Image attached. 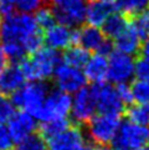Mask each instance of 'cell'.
Segmentation results:
<instances>
[{
  "mask_svg": "<svg viewBox=\"0 0 149 150\" xmlns=\"http://www.w3.org/2000/svg\"><path fill=\"white\" fill-rule=\"evenodd\" d=\"M113 9H114L113 4L103 1V0H91L87 4L86 23L88 25L102 28L104 21L113 13Z\"/></svg>",
  "mask_w": 149,
  "mask_h": 150,
  "instance_id": "cell-19",
  "label": "cell"
},
{
  "mask_svg": "<svg viewBox=\"0 0 149 150\" xmlns=\"http://www.w3.org/2000/svg\"><path fill=\"white\" fill-rule=\"evenodd\" d=\"M16 143L8 123H0V150H13Z\"/></svg>",
  "mask_w": 149,
  "mask_h": 150,
  "instance_id": "cell-30",
  "label": "cell"
},
{
  "mask_svg": "<svg viewBox=\"0 0 149 150\" xmlns=\"http://www.w3.org/2000/svg\"><path fill=\"white\" fill-rule=\"evenodd\" d=\"M148 1H149V0H148Z\"/></svg>",
  "mask_w": 149,
  "mask_h": 150,
  "instance_id": "cell-43",
  "label": "cell"
},
{
  "mask_svg": "<svg viewBox=\"0 0 149 150\" xmlns=\"http://www.w3.org/2000/svg\"><path fill=\"white\" fill-rule=\"evenodd\" d=\"M131 87L133 100L138 103H149V79L137 78Z\"/></svg>",
  "mask_w": 149,
  "mask_h": 150,
  "instance_id": "cell-26",
  "label": "cell"
},
{
  "mask_svg": "<svg viewBox=\"0 0 149 150\" xmlns=\"http://www.w3.org/2000/svg\"><path fill=\"white\" fill-rule=\"evenodd\" d=\"M0 24H1V21H0Z\"/></svg>",
  "mask_w": 149,
  "mask_h": 150,
  "instance_id": "cell-42",
  "label": "cell"
},
{
  "mask_svg": "<svg viewBox=\"0 0 149 150\" xmlns=\"http://www.w3.org/2000/svg\"><path fill=\"white\" fill-rule=\"evenodd\" d=\"M86 144L83 132L78 127H68L57 135L47 139L49 150H79Z\"/></svg>",
  "mask_w": 149,
  "mask_h": 150,
  "instance_id": "cell-14",
  "label": "cell"
},
{
  "mask_svg": "<svg viewBox=\"0 0 149 150\" xmlns=\"http://www.w3.org/2000/svg\"><path fill=\"white\" fill-rule=\"evenodd\" d=\"M143 37L131 24L123 33L113 40V46L118 51L129 53V55H136L137 52H140Z\"/></svg>",
  "mask_w": 149,
  "mask_h": 150,
  "instance_id": "cell-18",
  "label": "cell"
},
{
  "mask_svg": "<svg viewBox=\"0 0 149 150\" xmlns=\"http://www.w3.org/2000/svg\"><path fill=\"white\" fill-rule=\"evenodd\" d=\"M118 93L121 96L122 100L124 102V104H131L133 103V93H132V87L128 83H121V84H116Z\"/></svg>",
  "mask_w": 149,
  "mask_h": 150,
  "instance_id": "cell-33",
  "label": "cell"
},
{
  "mask_svg": "<svg viewBox=\"0 0 149 150\" xmlns=\"http://www.w3.org/2000/svg\"><path fill=\"white\" fill-rule=\"evenodd\" d=\"M83 72L88 82L93 84L103 83L108 79V55L94 53L93 56H89L83 66Z\"/></svg>",
  "mask_w": 149,
  "mask_h": 150,
  "instance_id": "cell-17",
  "label": "cell"
},
{
  "mask_svg": "<svg viewBox=\"0 0 149 150\" xmlns=\"http://www.w3.org/2000/svg\"><path fill=\"white\" fill-rule=\"evenodd\" d=\"M133 25L139 35L145 39L149 36V8L144 9L139 14H137L136 16H133V21L131 23Z\"/></svg>",
  "mask_w": 149,
  "mask_h": 150,
  "instance_id": "cell-28",
  "label": "cell"
},
{
  "mask_svg": "<svg viewBox=\"0 0 149 150\" xmlns=\"http://www.w3.org/2000/svg\"><path fill=\"white\" fill-rule=\"evenodd\" d=\"M138 150H149V144H147V145H144V146H142V148H139Z\"/></svg>",
  "mask_w": 149,
  "mask_h": 150,
  "instance_id": "cell-39",
  "label": "cell"
},
{
  "mask_svg": "<svg viewBox=\"0 0 149 150\" xmlns=\"http://www.w3.org/2000/svg\"><path fill=\"white\" fill-rule=\"evenodd\" d=\"M37 122H39V119L34 114L20 109L15 112V114L10 118V120L8 122V125L10 128V130H11L16 143H20L23 139H25L26 137H29L36 132Z\"/></svg>",
  "mask_w": 149,
  "mask_h": 150,
  "instance_id": "cell-15",
  "label": "cell"
},
{
  "mask_svg": "<svg viewBox=\"0 0 149 150\" xmlns=\"http://www.w3.org/2000/svg\"><path fill=\"white\" fill-rule=\"evenodd\" d=\"M49 92L45 81H29L13 94V100L16 108L29 112L37 118Z\"/></svg>",
  "mask_w": 149,
  "mask_h": 150,
  "instance_id": "cell-3",
  "label": "cell"
},
{
  "mask_svg": "<svg viewBox=\"0 0 149 150\" xmlns=\"http://www.w3.org/2000/svg\"><path fill=\"white\" fill-rule=\"evenodd\" d=\"M136 60L133 55L112 51L108 56V81L113 84L129 83L136 77Z\"/></svg>",
  "mask_w": 149,
  "mask_h": 150,
  "instance_id": "cell-8",
  "label": "cell"
},
{
  "mask_svg": "<svg viewBox=\"0 0 149 150\" xmlns=\"http://www.w3.org/2000/svg\"><path fill=\"white\" fill-rule=\"evenodd\" d=\"M98 113L122 114L124 110V102L122 100L116 86L109 83H98L92 86Z\"/></svg>",
  "mask_w": 149,
  "mask_h": 150,
  "instance_id": "cell-12",
  "label": "cell"
},
{
  "mask_svg": "<svg viewBox=\"0 0 149 150\" xmlns=\"http://www.w3.org/2000/svg\"><path fill=\"white\" fill-rule=\"evenodd\" d=\"M68 127H70V123H68L67 119H52V120L42 122L41 134L46 139H50L52 137L57 135L62 130H65Z\"/></svg>",
  "mask_w": 149,
  "mask_h": 150,
  "instance_id": "cell-25",
  "label": "cell"
},
{
  "mask_svg": "<svg viewBox=\"0 0 149 150\" xmlns=\"http://www.w3.org/2000/svg\"><path fill=\"white\" fill-rule=\"evenodd\" d=\"M97 112V103L92 87H83L73 93L71 117L77 124H87Z\"/></svg>",
  "mask_w": 149,
  "mask_h": 150,
  "instance_id": "cell-11",
  "label": "cell"
},
{
  "mask_svg": "<svg viewBox=\"0 0 149 150\" xmlns=\"http://www.w3.org/2000/svg\"><path fill=\"white\" fill-rule=\"evenodd\" d=\"M54 82L58 89L73 94L86 87L88 81L83 72V68L61 62L54 73Z\"/></svg>",
  "mask_w": 149,
  "mask_h": 150,
  "instance_id": "cell-10",
  "label": "cell"
},
{
  "mask_svg": "<svg viewBox=\"0 0 149 150\" xmlns=\"http://www.w3.org/2000/svg\"><path fill=\"white\" fill-rule=\"evenodd\" d=\"M88 58H89V51H87L82 46L76 45V46H70L68 49L65 50L62 56V62L83 68L84 63L87 62Z\"/></svg>",
  "mask_w": 149,
  "mask_h": 150,
  "instance_id": "cell-21",
  "label": "cell"
},
{
  "mask_svg": "<svg viewBox=\"0 0 149 150\" xmlns=\"http://www.w3.org/2000/svg\"><path fill=\"white\" fill-rule=\"evenodd\" d=\"M0 41L11 61H21L42 47L44 36L35 15L31 13H11L0 24Z\"/></svg>",
  "mask_w": 149,
  "mask_h": 150,
  "instance_id": "cell-1",
  "label": "cell"
},
{
  "mask_svg": "<svg viewBox=\"0 0 149 150\" xmlns=\"http://www.w3.org/2000/svg\"><path fill=\"white\" fill-rule=\"evenodd\" d=\"M62 62L60 51L46 46L31 53L21 61V67L29 81H46L54 77L58 65Z\"/></svg>",
  "mask_w": 149,
  "mask_h": 150,
  "instance_id": "cell-2",
  "label": "cell"
},
{
  "mask_svg": "<svg viewBox=\"0 0 149 150\" xmlns=\"http://www.w3.org/2000/svg\"><path fill=\"white\" fill-rule=\"evenodd\" d=\"M140 55H142V57L149 60V36L145 37V39H143L142 47H140Z\"/></svg>",
  "mask_w": 149,
  "mask_h": 150,
  "instance_id": "cell-36",
  "label": "cell"
},
{
  "mask_svg": "<svg viewBox=\"0 0 149 150\" xmlns=\"http://www.w3.org/2000/svg\"><path fill=\"white\" fill-rule=\"evenodd\" d=\"M15 9L16 8H15L14 0H0V14H3L4 16L14 13Z\"/></svg>",
  "mask_w": 149,
  "mask_h": 150,
  "instance_id": "cell-34",
  "label": "cell"
},
{
  "mask_svg": "<svg viewBox=\"0 0 149 150\" xmlns=\"http://www.w3.org/2000/svg\"><path fill=\"white\" fill-rule=\"evenodd\" d=\"M35 19L37 21V24H39V26L41 28V30L50 28V26L56 24V21H57L55 13H54V9L44 6V5L35 11Z\"/></svg>",
  "mask_w": 149,
  "mask_h": 150,
  "instance_id": "cell-27",
  "label": "cell"
},
{
  "mask_svg": "<svg viewBox=\"0 0 149 150\" xmlns=\"http://www.w3.org/2000/svg\"><path fill=\"white\" fill-rule=\"evenodd\" d=\"M148 0H117L114 6L122 14L127 16H136L148 8Z\"/></svg>",
  "mask_w": 149,
  "mask_h": 150,
  "instance_id": "cell-23",
  "label": "cell"
},
{
  "mask_svg": "<svg viewBox=\"0 0 149 150\" xmlns=\"http://www.w3.org/2000/svg\"><path fill=\"white\" fill-rule=\"evenodd\" d=\"M26 76L21 63L13 62L5 67L0 72V93L3 94H14L26 83Z\"/></svg>",
  "mask_w": 149,
  "mask_h": 150,
  "instance_id": "cell-16",
  "label": "cell"
},
{
  "mask_svg": "<svg viewBox=\"0 0 149 150\" xmlns=\"http://www.w3.org/2000/svg\"><path fill=\"white\" fill-rule=\"evenodd\" d=\"M131 24L128 23V20H127V15L122 14L121 11L118 13H112L108 19L104 21V24L102 25V29L104 35L109 37V39L114 40L117 36L121 35L123 31L128 28Z\"/></svg>",
  "mask_w": 149,
  "mask_h": 150,
  "instance_id": "cell-20",
  "label": "cell"
},
{
  "mask_svg": "<svg viewBox=\"0 0 149 150\" xmlns=\"http://www.w3.org/2000/svg\"><path fill=\"white\" fill-rule=\"evenodd\" d=\"M71 94L57 88L49 92L40 113L37 114V119L41 123L52 119H67V117L71 115Z\"/></svg>",
  "mask_w": 149,
  "mask_h": 150,
  "instance_id": "cell-6",
  "label": "cell"
},
{
  "mask_svg": "<svg viewBox=\"0 0 149 150\" xmlns=\"http://www.w3.org/2000/svg\"><path fill=\"white\" fill-rule=\"evenodd\" d=\"M74 42L89 52L104 53V55H109L113 47L109 37L104 35L102 29L88 24L74 30Z\"/></svg>",
  "mask_w": 149,
  "mask_h": 150,
  "instance_id": "cell-7",
  "label": "cell"
},
{
  "mask_svg": "<svg viewBox=\"0 0 149 150\" xmlns=\"http://www.w3.org/2000/svg\"><path fill=\"white\" fill-rule=\"evenodd\" d=\"M136 78L139 79H149V60L140 57L136 60Z\"/></svg>",
  "mask_w": 149,
  "mask_h": 150,
  "instance_id": "cell-32",
  "label": "cell"
},
{
  "mask_svg": "<svg viewBox=\"0 0 149 150\" xmlns=\"http://www.w3.org/2000/svg\"><path fill=\"white\" fill-rule=\"evenodd\" d=\"M15 112H16V105H15L13 98H9L6 94L0 93V123H8Z\"/></svg>",
  "mask_w": 149,
  "mask_h": 150,
  "instance_id": "cell-29",
  "label": "cell"
},
{
  "mask_svg": "<svg viewBox=\"0 0 149 150\" xmlns=\"http://www.w3.org/2000/svg\"><path fill=\"white\" fill-rule=\"evenodd\" d=\"M79 150H92V148H91V145H89V144H84V145L81 148V149H79Z\"/></svg>",
  "mask_w": 149,
  "mask_h": 150,
  "instance_id": "cell-38",
  "label": "cell"
},
{
  "mask_svg": "<svg viewBox=\"0 0 149 150\" xmlns=\"http://www.w3.org/2000/svg\"><path fill=\"white\" fill-rule=\"evenodd\" d=\"M127 118L138 124L149 125V103H131L127 109Z\"/></svg>",
  "mask_w": 149,
  "mask_h": 150,
  "instance_id": "cell-22",
  "label": "cell"
},
{
  "mask_svg": "<svg viewBox=\"0 0 149 150\" xmlns=\"http://www.w3.org/2000/svg\"><path fill=\"white\" fill-rule=\"evenodd\" d=\"M121 124V114L98 113L87 123V135L97 145H108L113 142Z\"/></svg>",
  "mask_w": 149,
  "mask_h": 150,
  "instance_id": "cell-4",
  "label": "cell"
},
{
  "mask_svg": "<svg viewBox=\"0 0 149 150\" xmlns=\"http://www.w3.org/2000/svg\"><path fill=\"white\" fill-rule=\"evenodd\" d=\"M87 4L86 0H57L52 4L57 23L71 28L81 26L86 21Z\"/></svg>",
  "mask_w": 149,
  "mask_h": 150,
  "instance_id": "cell-9",
  "label": "cell"
},
{
  "mask_svg": "<svg viewBox=\"0 0 149 150\" xmlns=\"http://www.w3.org/2000/svg\"><path fill=\"white\" fill-rule=\"evenodd\" d=\"M9 60H10V58L8 56L6 51H5V49H4L3 42L0 41V72H1L3 69L9 65Z\"/></svg>",
  "mask_w": 149,
  "mask_h": 150,
  "instance_id": "cell-35",
  "label": "cell"
},
{
  "mask_svg": "<svg viewBox=\"0 0 149 150\" xmlns=\"http://www.w3.org/2000/svg\"><path fill=\"white\" fill-rule=\"evenodd\" d=\"M45 0H14L15 8L18 11L23 13H35L37 9H40L44 5Z\"/></svg>",
  "mask_w": 149,
  "mask_h": 150,
  "instance_id": "cell-31",
  "label": "cell"
},
{
  "mask_svg": "<svg viewBox=\"0 0 149 150\" xmlns=\"http://www.w3.org/2000/svg\"><path fill=\"white\" fill-rule=\"evenodd\" d=\"M103 1H107V3H109V4H116V1H117V0H103Z\"/></svg>",
  "mask_w": 149,
  "mask_h": 150,
  "instance_id": "cell-40",
  "label": "cell"
},
{
  "mask_svg": "<svg viewBox=\"0 0 149 150\" xmlns=\"http://www.w3.org/2000/svg\"><path fill=\"white\" fill-rule=\"evenodd\" d=\"M46 1H50V3H52V1H54V0H46Z\"/></svg>",
  "mask_w": 149,
  "mask_h": 150,
  "instance_id": "cell-41",
  "label": "cell"
},
{
  "mask_svg": "<svg viewBox=\"0 0 149 150\" xmlns=\"http://www.w3.org/2000/svg\"><path fill=\"white\" fill-rule=\"evenodd\" d=\"M147 144H149V125L127 120L121 124L112 142V148L114 150H138Z\"/></svg>",
  "mask_w": 149,
  "mask_h": 150,
  "instance_id": "cell-5",
  "label": "cell"
},
{
  "mask_svg": "<svg viewBox=\"0 0 149 150\" xmlns=\"http://www.w3.org/2000/svg\"><path fill=\"white\" fill-rule=\"evenodd\" d=\"M44 42L46 46L57 51H65L74 42V30L68 25L56 23L44 30Z\"/></svg>",
  "mask_w": 149,
  "mask_h": 150,
  "instance_id": "cell-13",
  "label": "cell"
},
{
  "mask_svg": "<svg viewBox=\"0 0 149 150\" xmlns=\"http://www.w3.org/2000/svg\"><path fill=\"white\" fill-rule=\"evenodd\" d=\"M19 150H49L47 139L40 134H31L19 143Z\"/></svg>",
  "mask_w": 149,
  "mask_h": 150,
  "instance_id": "cell-24",
  "label": "cell"
},
{
  "mask_svg": "<svg viewBox=\"0 0 149 150\" xmlns=\"http://www.w3.org/2000/svg\"><path fill=\"white\" fill-rule=\"evenodd\" d=\"M93 150H114L113 148H108L107 145H98L97 148H96V149H93Z\"/></svg>",
  "mask_w": 149,
  "mask_h": 150,
  "instance_id": "cell-37",
  "label": "cell"
}]
</instances>
